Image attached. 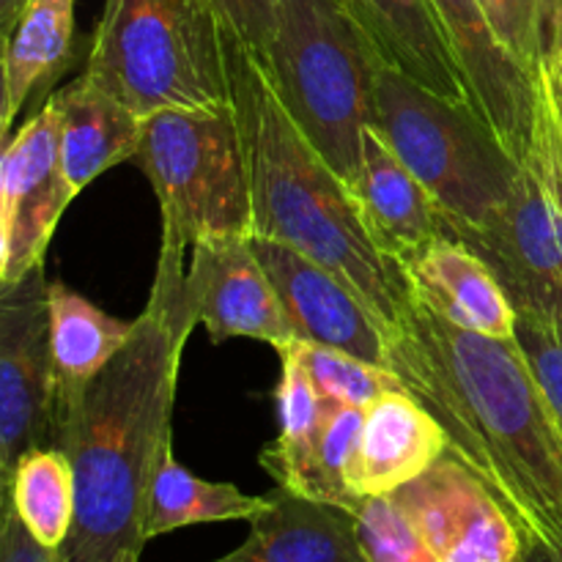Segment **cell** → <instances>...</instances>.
Here are the masks:
<instances>
[{"mask_svg": "<svg viewBox=\"0 0 562 562\" xmlns=\"http://www.w3.org/2000/svg\"><path fill=\"white\" fill-rule=\"evenodd\" d=\"M187 263L159 256L130 344L82 393L55 409V445L75 470L77 508L58 562H140L148 492L173 448L181 355L198 318Z\"/></svg>", "mask_w": 562, "mask_h": 562, "instance_id": "obj_1", "label": "cell"}, {"mask_svg": "<svg viewBox=\"0 0 562 562\" xmlns=\"http://www.w3.org/2000/svg\"><path fill=\"white\" fill-rule=\"evenodd\" d=\"M387 368L437 417L521 541L562 532V428L516 338L467 333L412 296L387 335Z\"/></svg>", "mask_w": 562, "mask_h": 562, "instance_id": "obj_2", "label": "cell"}, {"mask_svg": "<svg viewBox=\"0 0 562 562\" xmlns=\"http://www.w3.org/2000/svg\"><path fill=\"white\" fill-rule=\"evenodd\" d=\"M225 44L250 170L252 236L294 247L338 274L390 335L412 302L404 272L373 245L349 184L294 124L256 49L231 31Z\"/></svg>", "mask_w": 562, "mask_h": 562, "instance_id": "obj_3", "label": "cell"}, {"mask_svg": "<svg viewBox=\"0 0 562 562\" xmlns=\"http://www.w3.org/2000/svg\"><path fill=\"white\" fill-rule=\"evenodd\" d=\"M258 58L294 124L351 184L390 64L366 22L346 0H274V33Z\"/></svg>", "mask_w": 562, "mask_h": 562, "instance_id": "obj_4", "label": "cell"}, {"mask_svg": "<svg viewBox=\"0 0 562 562\" xmlns=\"http://www.w3.org/2000/svg\"><path fill=\"white\" fill-rule=\"evenodd\" d=\"M225 22L212 0H104L86 71L137 115L231 104Z\"/></svg>", "mask_w": 562, "mask_h": 562, "instance_id": "obj_5", "label": "cell"}, {"mask_svg": "<svg viewBox=\"0 0 562 562\" xmlns=\"http://www.w3.org/2000/svg\"><path fill=\"white\" fill-rule=\"evenodd\" d=\"M371 130L431 192L459 239L488 228L519 179L521 162L470 102L439 97L390 64L379 71Z\"/></svg>", "mask_w": 562, "mask_h": 562, "instance_id": "obj_6", "label": "cell"}, {"mask_svg": "<svg viewBox=\"0 0 562 562\" xmlns=\"http://www.w3.org/2000/svg\"><path fill=\"white\" fill-rule=\"evenodd\" d=\"M132 162L157 192L162 256L187 261L206 241L252 239L250 170L234 102L148 115Z\"/></svg>", "mask_w": 562, "mask_h": 562, "instance_id": "obj_7", "label": "cell"}, {"mask_svg": "<svg viewBox=\"0 0 562 562\" xmlns=\"http://www.w3.org/2000/svg\"><path fill=\"white\" fill-rule=\"evenodd\" d=\"M461 241L497 274L519 316L562 327V212L536 146L497 220Z\"/></svg>", "mask_w": 562, "mask_h": 562, "instance_id": "obj_8", "label": "cell"}, {"mask_svg": "<svg viewBox=\"0 0 562 562\" xmlns=\"http://www.w3.org/2000/svg\"><path fill=\"white\" fill-rule=\"evenodd\" d=\"M47 274L36 267L0 289V475L33 448L55 445V362Z\"/></svg>", "mask_w": 562, "mask_h": 562, "instance_id": "obj_9", "label": "cell"}, {"mask_svg": "<svg viewBox=\"0 0 562 562\" xmlns=\"http://www.w3.org/2000/svg\"><path fill=\"white\" fill-rule=\"evenodd\" d=\"M75 198L60 165L58 108L47 99L0 159V289L44 267L49 239Z\"/></svg>", "mask_w": 562, "mask_h": 562, "instance_id": "obj_10", "label": "cell"}, {"mask_svg": "<svg viewBox=\"0 0 562 562\" xmlns=\"http://www.w3.org/2000/svg\"><path fill=\"white\" fill-rule=\"evenodd\" d=\"M390 499L442 562H521L519 527L450 450Z\"/></svg>", "mask_w": 562, "mask_h": 562, "instance_id": "obj_11", "label": "cell"}, {"mask_svg": "<svg viewBox=\"0 0 562 562\" xmlns=\"http://www.w3.org/2000/svg\"><path fill=\"white\" fill-rule=\"evenodd\" d=\"M442 22L467 99L516 159L536 146L541 88L538 71L510 55L477 0H431Z\"/></svg>", "mask_w": 562, "mask_h": 562, "instance_id": "obj_12", "label": "cell"}, {"mask_svg": "<svg viewBox=\"0 0 562 562\" xmlns=\"http://www.w3.org/2000/svg\"><path fill=\"white\" fill-rule=\"evenodd\" d=\"M184 291L212 344L256 338L280 351L296 340L278 291L245 236L192 247Z\"/></svg>", "mask_w": 562, "mask_h": 562, "instance_id": "obj_13", "label": "cell"}, {"mask_svg": "<svg viewBox=\"0 0 562 562\" xmlns=\"http://www.w3.org/2000/svg\"><path fill=\"white\" fill-rule=\"evenodd\" d=\"M296 340L349 351L387 368V335L366 302L329 269L280 241L252 236Z\"/></svg>", "mask_w": 562, "mask_h": 562, "instance_id": "obj_14", "label": "cell"}, {"mask_svg": "<svg viewBox=\"0 0 562 562\" xmlns=\"http://www.w3.org/2000/svg\"><path fill=\"white\" fill-rule=\"evenodd\" d=\"M398 267L412 296L448 324L492 338H516L519 313L514 302L488 263L461 239L437 236Z\"/></svg>", "mask_w": 562, "mask_h": 562, "instance_id": "obj_15", "label": "cell"}, {"mask_svg": "<svg viewBox=\"0 0 562 562\" xmlns=\"http://www.w3.org/2000/svg\"><path fill=\"white\" fill-rule=\"evenodd\" d=\"M448 453V437L437 417L412 393H390L366 409L360 448L349 467L357 499L390 497L420 477Z\"/></svg>", "mask_w": 562, "mask_h": 562, "instance_id": "obj_16", "label": "cell"}, {"mask_svg": "<svg viewBox=\"0 0 562 562\" xmlns=\"http://www.w3.org/2000/svg\"><path fill=\"white\" fill-rule=\"evenodd\" d=\"M349 190L373 245L395 263L448 234L431 192L371 126L362 132V165Z\"/></svg>", "mask_w": 562, "mask_h": 562, "instance_id": "obj_17", "label": "cell"}, {"mask_svg": "<svg viewBox=\"0 0 562 562\" xmlns=\"http://www.w3.org/2000/svg\"><path fill=\"white\" fill-rule=\"evenodd\" d=\"M49 99L58 108L60 165L75 195L104 170L135 159L146 119L91 77H77Z\"/></svg>", "mask_w": 562, "mask_h": 562, "instance_id": "obj_18", "label": "cell"}, {"mask_svg": "<svg viewBox=\"0 0 562 562\" xmlns=\"http://www.w3.org/2000/svg\"><path fill=\"white\" fill-rule=\"evenodd\" d=\"M214 562H371L349 510L274 488L269 508L250 521V536Z\"/></svg>", "mask_w": 562, "mask_h": 562, "instance_id": "obj_19", "label": "cell"}, {"mask_svg": "<svg viewBox=\"0 0 562 562\" xmlns=\"http://www.w3.org/2000/svg\"><path fill=\"white\" fill-rule=\"evenodd\" d=\"M75 0H25L9 36L3 38V115L0 137L11 140L14 119L36 104H47L53 82L71 64Z\"/></svg>", "mask_w": 562, "mask_h": 562, "instance_id": "obj_20", "label": "cell"}, {"mask_svg": "<svg viewBox=\"0 0 562 562\" xmlns=\"http://www.w3.org/2000/svg\"><path fill=\"white\" fill-rule=\"evenodd\" d=\"M382 47L390 66L401 69L456 102H470L442 22L431 0H346Z\"/></svg>", "mask_w": 562, "mask_h": 562, "instance_id": "obj_21", "label": "cell"}, {"mask_svg": "<svg viewBox=\"0 0 562 562\" xmlns=\"http://www.w3.org/2000/svg\"><path fill=\"white\" fill-rule=\"evenodd\" d=\"M49 300V340L55 362V409L88 387L135 335L137 322H121L99 311L60 280H53Z\"/></svg>", "mask_w": 562, "mask_h": 562, "instance_id": "obj_22", "label": "cell"}, {"mask_svg": "<svg viewBox=\"0 0 562 562\" xmlns=\"http://www.w3.org/2000/svg\"><path fill=\"white\" fill-rule=\"evenodd\" d=\"M278 355L280 382L274 390V404H278L280 434L272 445L261 450V467L280 488L302 497L311 481L313 461H316L324 404L302 360L300 340H291Z\"/></svg>", "mask_w": 562, "mask_h": 562, "instance_id": "obj_23", "label": "cell"}, {"mask_svg": "<svg viewBox=\"0 0 562 562\" xmlns=\"http://www.w3.org/2000/svg\"><path fill=\"white\" fill-rule=\"evenodd\" d=\"M269 508V494L252 497L234 483H212L192 475L176 461L173 448L165 450L148 492L146 538L168 536L190 525L212 521H252Z\"/></svg>", "mask_w": 562, "mask_h": 562, "instance_id": "obj_24", "label": "cell"}, {"mask_svg": "<svg viewBox=\"0 0 562 562\" xmlns=\"http://www.w3.org/2000/svg\"><path fill=\"white\" fill-rule=\"evenodd\" d=\"M5 497L42 547L58 552L75 521V470L64 450L33 448L16 459L3 481Z\"/></svg>", "mask_w": 562, "mask_h": 562, "instance_id": "obj_25", "label": "cell"}, {"mask_svg": "<svg viewBox=\"0 0 562 562\" xmlns=\"http://www.w3.org/2000/svg\"><path fill=\"white\" fill-rule=\"evenodd\" d=\"M324 423L316 445V461H313L311 481L302 497L313 503L335 505L355 516L362 499L351 494L349 467L355 459L362 439V426H366V409L362 406L338 404V401H324Z\"/></svg>", "mask_w": 562, "mask_h": 562, "instance_id": "obj_26", "label": "cell"}, {"mask_svg": "<svg viewBox=\"0 0 562 562\" xmlns=\"http://www.w3.org/2000/svg\"><path fill=\"white\" fill-rule=\"evenodd\" d=\"M300 351L324 401H338V404L368 409L382 395L409 393L398 373L376 366V362L360 360L349 351L305 344V340H300Z\"/></svg>", "mask_w": 562, "mask_h": 562, "instance_id": "obj_27", "label": "cell"}, {"mask_svg": "<svg viewBox=\"0 0 562 562\" xmlns=\"http://www.w3.org/2000/svg\"><path fill=\"white\" fill-rule=\"evenodd\" d=\"M355 521L362 552L371 562H442L390 497L362 499Z\"/></svg>", "mask_w": 562, "mask_h": 562, "instance_id": "obj_28", "label": "cell"}, {"mask_svg": "<svg viewBox=\"0 0 562 562\" xmlns=\"http://www.w3.org/2000/svg\"><path fill=\"white\" fill-rule=\"evenodd\" d=\"M477 3L510 55L530 71H538L543 0H477Z\"/></svg>", "mask_w": 562, "mask_h": 562, "instance_id": "obj_29", "label": "cell"}, {"mask_svg": "<svg viewBox=\"0 0 562 562\" xmlns=\"http://www.w3.org/2000/svg\"><path fill=\"white\" fill-rule=\"evenodd\" d=\"M212 3L236 38H241L258 55L267 49L274 33V0H212Z\"/></svg>", "mask_w": 562, "mask_h": 562, "instance_id": "obj_30", "label": "cell"}, {"mask_svg": "<svg viewBox=\"0 0 562 562\" xmlns=\"http://www.w3.org/2000/svg\"><path fill=\"white\" fill-rule=\"evenodd\" d=\"M541 88V80H538ZM536 148L538 157H541L543 173H547L549 187L554 192V201H558L562 212V119L554 110V104L549 102V97L541 88V108H538V132H536Z\"/></svg>", "mask_w": 562, "mask_h": 562, "instance_id": "obj_31", "label": "cell"}, {"mask_svg": "<svg viewBox=\"0 0 562 562\" xmlns=\"http://www.w3.org/2000/svg\"><path fill=\"white\" fill-rule=\"evenodd\" d=\"M0 562H58L55 549L42 547L22 525L20 514L5 497L3 503V530H0Z\"/></svg>", "mask_w": 562, "mask_h": 562, "instance_id": "obj_32", "label": "cell"}, {"mask_svg": "<svg viewBox=\"0 0 562 562\" xmlns=\"http://www.w3.org/2000/svg\"><path fill=\"white\" fill-rule=\"evenodd\" d=\"M558 60L562 69V0H543L541 16V58Z\"/></svg>", "mask_w": 562, "mask_h": 562, "instance_id": "obj_33", "label": "cell"}, {"mask_svg": "<svg viewBox=\"0 0 562 562\" xmlns=\"http://www.w3.org/2000/svg\"><path fill=\"white\" fill-rule=\"evenodd\" d=\"M521 562H562V532L536 541H521Z\"/></svg>", "mask_w": 562, "mask_h": 562, "instance_id": "obj_34", "label": "cell"}, {"mask_svg": "<svg viewBox=\"0 0 562 562\" xmlns=\"http://www.w3.org/2000/svg\"><path fill=\"white\" fill-rule=\"evenodd\" d=\"M25 0H0V36H9Z\"/></svg>", "mask_w": 562, "mask_h": 562, "instance_id": "obj_35", "label": "cell"}]
</instances>
